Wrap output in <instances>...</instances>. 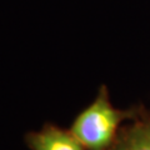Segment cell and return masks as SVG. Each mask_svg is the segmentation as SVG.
Segmentation results:
<instances>
[{
    "label": "cell",
    "instance_id": "7a4b0ae2",
    "mask_svg": "<svg viewBox=\"0 0 150 150\" xmlns=\"http://www.w3.org/2000/svg\"><path fill=\"white\" fill-rule=\"evenodd\" d=\"M28 142L33 150H85L71 131L51 125L31 134Z\"/></svg>",
    "mask_w": 150,
    "mask_h": 150
},
{
    "label": "cell",
    "instance_id": "6da1fadb",
    "mask_svg": "<svg viewBox=\"0 0 150 150\" xmlns=\"http://www.w3.org/2000/svg\"><path fill=\"white\" fill-rule=\"evenodd\" d=\"M123 114L110 104L108 91L103 88L99 95L75 119L71 134L88 150H105L115 138Z\"/></svg>",
    "mask_w": 150,
    "mask_h": 150
},
{
    "label": "cell",
    "instance_id": "3957f363",
    "mask_svg": "<svg viewBox=\"0 0 150 150\" xmlns=\"http://www.w3.org/2000/svg\"><path fill=\"white\" fill-rule=\"evenodd\" d=\"M111 150H150V125L138 124L130 128Z\"/></svg>",
    "mask_w": 150,
    "mask_h": 150
}]
</instances>
